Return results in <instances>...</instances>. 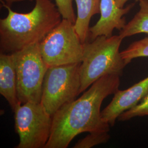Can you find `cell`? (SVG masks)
Instances as JSON below:
<instances>
[{"mask_svg": "<svg viewBox=\"0 0 148 148\" xmlns=\"http://www.w3.org/2000/svg\"><path fill=\"white\" fill-rule=\"evenodd\" d=\"M120 76L106 75L96 81L79 99L62 106L52 116L50 137L45 148H66L76 136L84 132H109L110 125L101 118L106 98L114 95Z\"/></svg>", "mask_w": 148, "mask_h": 148, "instance_id": "cell-1", "label": "cell"}, {"mask_svg": "<svg viewBox=\"0 0 148 148\" xmlns=\"http://www.w3.org/2000/svg\"><path fill=\"white\" fill-rule=\"evenodd\" d=\"M35 5L28 13H18L3 3L8 11L0 19L1 53H13L32 44L40 43L62 17L51 0H35Z\"/></svg>", "mask_w": 148, "mask_h": 148, "instance_id": "cell-2", "label": "cell"}, {"mask_svg": "<svg viewBox=\"0 0 148 148\" xmlns=\"http://www.w3.org/2000/svg\"><path fill=\"white\" fill-rule=\"evenodd\" d=\"M122 40L119 35L110 37L100 36L90 42L84 43L79 93L106 75L121 76L126 66L119 51Z\"/></svg>", "mask_w": 148, "mask_h": 148, "instance_id": "cell-3", "label": "cell"}, {"mask_svg": "<svg viewBox=\"0 0 148 148\" xmlns=\"http://www.w3.org/2000/svg\"><path fill=\"white\" fill-rule=\"evenodd\" d=\"M39 43L12 53L16 66L18 98L21 104L41 103L43 81L49 67L42 57Z\"/></svg>", "mask_w": 148, "mask_h": 148, "instance_id": "cell-4", "label": "cell"}, {"mask_svg": "<svg viewBox=\"0 0 148 148\" xmlns=\"http://www.w3.org/2000/svg\"><path fill=\"white\" fill-rule=\"evenodd\" d=\"M81 63L48 68L43 84L41 103L52 116L62 106L74 101L79 95Z\"/></svg>", "mask_w": 148, "mask_h": 148, "instance_id": "cell-5", "label": "cell"}, {"mask_svg": "<svg viewBox=\"0 0 148 148\" xmlns=\"http://www.w3.org/2000/svg\"><path fill=\"white\" fill-rule=\"evenodd\" d=\"M39 47L48 67L81 63L82 60L84 43L74 23L65 19L43 38Z\"/></svg>", "mask_w": 148, "mask_h": 148, "instance_id": "cell-6", "label": "cell"}, {"mask_svg": "<svg viewBox=\"0 0 148 148\" xmlns=\"http://www.w3.org/2000/svg\"><path fill=\"white\" fill-rule=\"evenodd\" d=\"M15 130L19 137L16 148H45L52 126V116L41 103L19 104L14 110Z\"/></svg>", "mask_w": 148, "mask_h": 148, "instance_id": "cell-7", "label": "cell"}, {"mask_svg": "<svg viewBox=\"0 0 148 148\" xmlns=\"http://www.w3.org/2000/svg\"><path fill=\"white\" fill-rule=\"evenodd\" d=\"M148 93V76L125 90H117L110 104L101 111L103 120L113 126L125 111L138 104Z\"/></svg>", "mask_w": 148, "mask_h": 148, "instance_id": "cell-8", "label": "cell"}, {"mask_svg": "<svg viewBox=\"0 0 148 148\" xmlns=\"http://www.w3.org/2000/svg\"><path fill=\"white\" fill-rule=\"evenodd\" d=\"M135 4L125 8L119 7L116 0H101V17L95 25L90 28V37L92 41L100 36L110 37L114 29L122 30L126 24L123 16L131 11Z\"/></svg>", "mask_w": 148, "mask_h": 148, "instance_id": "cell-9", "label": "cell"}, {"mask_svg": "<svg viewBox=\"0 0 148 148\" xmlns=\"http://www.w3.org/2000/svg\"><path fill=\"white\" fill-rule=\"evenodd\" d=\"M0 93L13 111L21 102L18 98L16 66L13 54H0Z\"/></svg>", "mask_w": 148, "mask_h": 148, "instance_id": "cell-10", "label": "cell"}, {"mask_svg": "<svg viewBox=\"0 0 148 148\" xmlns=\"http://www.w3.org/2000/svg\"><path fill=\"white\" fill-rule=\"evenodd\" d=\"M77 16L74 24L81 42L87 41L90 36V23L92 16L100 13L101 0H75Z\"/></svg>", "mask_w": 148, "mask_h": 148, "instance_id": "cell-11", "label": "cell"}, {"mask_svg": "<svg viewBox=\"0 0 148 148\" xmlns=\"http://www.w3.org/2000/svg\"><path fill=\"white\" fill-rule=\"evenodd\" d=\"M139 6V11L120 31L119 35L123 39L138 34L148 35V0L140 1Z\"/></svg>", "mask_w": 148, "mask_h": 148, "instance_id": "cell-12", "label": "cell"}, {"mask_svg": "<svg viewBox=\"0 0 148 148\" xmlns=\"http://www.w3.org/2000/svg\"><path fill=\"white\" fill-rule=\"evenodd\" d=\"M120 53L126 65L134 59L148 57V37L133 42Z\"/></svg>", "mask_w": 148, "mask_h": 148, "instance_id": "cell-13", "label": "cell"}, {"mask_svg": "<svg viewBox=\"0 0 148 148\" xmlns=\"http://www.w3.org/2000/svg\"><path fill=\"white\" fill-rule=\"evenodd\" d=\"M110 138L109 132L90 133L86 137L79 140L74 148H90L108 142Z\"/></svg>", "mask_w": 148, "mask_h": 148, "instance_id": "cell-14", "label": "cell"}, {"mask_svg": "<svg viewBox=\"0 0 148 148\" xmlns=\"http://www.w3.org/2000/svg\"><path fill=\"white\" fill-rule=\"evenodd\" d=\"M148 116V93L136 106L123 112L118 117L120 121H126L136 117Z\"/></svg>", "mask_w": 148, "mask_h": 148, "instance_id": "cell-15", "label": "cell"}, {"mask_svg": "<svg viewBox=\"0 0 148 148\" xmlns=\"http://www.w3.org/2000/svg\"><path fill=\"white\" fill-rule=\"evenodd\" d=\"M54 1L63 19L75 24L76 16L73 5V0H54Z\"/></svg>", "mask_w": 148, "mask_h": 148, "instance_id": "cell-16", "label": "cell"}, {"mask_svg": "<svg viewBox=\"0 0 148 148\" xmlns=\"http://www.w3.org/2000/svg\"><path fill=\"white\" fill-rule=\"evenodd\" d=\"M4 2H3V3L5 4L6 5L11 6L13 3L15 2H21V1H32L33 0H3Z\"/></svg>", "mask_w": 148, "mask_h": 148, "instance_id": "cell-17", "label": "cell"}, {"mask_svg": "<svg viewBox=\"0 0 148 148\" xmlns=\"http://www.w3.org/2000/svg\"><path fill=\"white\" fill-rule=\"evenodd\" d=\"M129 0H116V3L117 5L120 8H123L124 7L126 3V2H128ZM136 1H140L141 0H135Z\"/></svg>", "mask_w": 148, "mask_h": 148, "instance_id": "cell-18", "label": "cell"}]
</instances>
